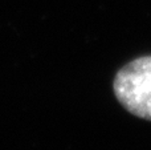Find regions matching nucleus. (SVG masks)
I'll list each match as a JSON object with an SVG mask.
<instances>
[{
  "instance_id": "1",
  "label": "nucleus",
  "mask_w": 151,
  "mask_h": 150,
  "mask_svg": "<svg viewBox=\"0 0 151 150\" xmlns=\"http://www.w3.org/2000/svg\"><path fill=\"white\" fill-rule=\"evenodd\" d=\"M114 94L131 114L151 120V56L126 64L115 74Z\"/></svg>"
}]
</instances>
